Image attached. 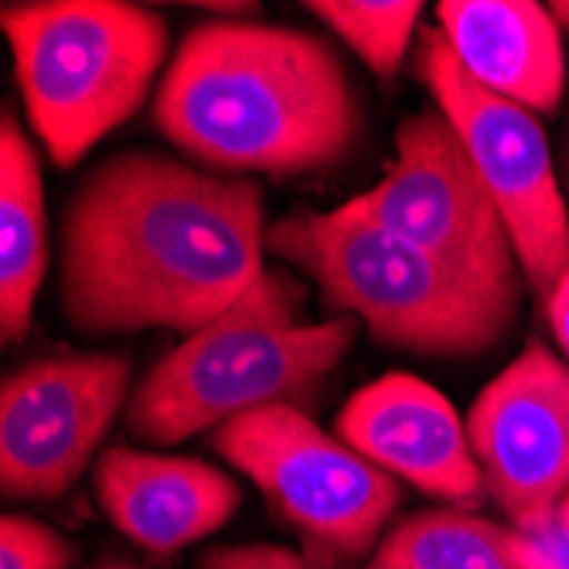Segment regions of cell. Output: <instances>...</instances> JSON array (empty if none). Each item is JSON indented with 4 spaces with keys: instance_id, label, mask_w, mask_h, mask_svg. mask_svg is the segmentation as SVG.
Masks as SVG:
<instances>
[{
    "instance_id": "6da1fadb",
    "label": "cell",
    "mask_w": 569,
    "mask_h": 569,
    "mask_svg": "<svg viewBox=\"0 0 569 569\" xmlns=\"http://www.w3.org/2000/svg\"><path fill=\"white\" fill-rule=\"evenodd\" d=\"M267 229L256 181L161 150H120L66 201V321L89 338L143 328L194 335L263 273Z\"/></svg>"
},
{
    "instance_id": "7a4b0ae2",
    "label": "cell",
    "mask_w": 569,
    "mask_h": 569,
    "mask_svg": "<svg viewBox=\"0 0 569 569\" xmlns=\"http://www.w3.org/2000/svg\"><path fill=\"white\" fill-rule=\"evenodd\" d=\"M153 123L219 174L300 178L348 158L361 102L325 38L212 21L181 38L153 99Z\"/></svg>"
},
{
    "instance_id": "3957f363",
    "label": "cell",
    "mask_w": 569,
    "mask_h": 569,
    "mask_svg": "<svg viewBox=\"0 0 569 569\" xmlns=\"http://www.w3.org/2000/svg\"><path fill=\"white\" fill-rule=\"evenodd\" d=\"M358 321H303V287L263 267L209 328L153 366L127 406V430L147 443H178L249 409L303 402L348 355Z\"/></svg>"
},
{
    "instance_id": "277c9868",
    "label": "cell",
    "mask_w": 569,
    "mask_h": 569,
    "mask_svg": "<svg viewBox=\"0 0 569 569\" xmlns=\"http://www.w3.org/2000/svg\"><path fill=\"white\" fill-rule=\"evenodd\" d=\"M267 252L300 267L335 310L402 351L471 358L495 348L519 318L430 252L372 222L351 198L331 212L273 222Z\"/></svg>"
},
{
    "instance_id": "5b68a950",
    "label": "cell",
    "mask_w": 569,
    "mask_h": 569,
    "mask_svg": "<svg viewBox=\"0 0 569 569\" xmlns=\"http://www.w3.org/2000/svg\"><path fill=\"white\" fill-rule=\"evenodd\" d=\"M24 110L59 168L137 113L168 59V21L123 0H38L0 14Z\"/></svg>"
},
{
    "instance_id": "8992f818",
    "label": "cell",
    "mask_w": 569,
    "mask_h": 569,
    "mask_svg": "<svg viewBox=\"0 0 569 569\" xmlns=\"http://www.w3.org/2000/svg\"><path fill=\"white\" fill-rule=\"evenodd\" d=\"M209 447L242 471L300 536L303 556L338 569L379 549L399 505V481L345 440L328 437L300 406L249 409L212 430Z\"/></svg>"
},
{
    "instance_id": "52a82bcc",
    "label": "cell",
    "mask_w": 569,
    "mask_h": 569,
    "mask_svg": "<svg viewBox=\"0 0 569 569\" xmlns=\"http://www.w3.org/2000/svg\"><path fill=\"white\" fill-rule=\"evenodd\" d=\"M351 201L372 222L519 315L526 277L519 252L468 147L440 110L412 113L396 127L389 174Z\"/></svg>"
},
{
    "instance_id": "ba28073f",
    "label": "cell",
    "mask_w": 569,
    "mask_h": 569,
    "mask_svg": "<svg viewBox=\"0 0 569 569\" xmlns=\"http://www.w3.org/2000/svg\"><path fill=\"white\" fill-rule=\"evenodd\" d=\"M420 76L471 153L532 290L549 300L569 273V216L539 120L463 69L443 31L420 34Z\"/></svg>"
},
{
    "instance_id": "9c48e42d",
    "label": "cell",
    "mask_w": 569,
    "mask_h": 569,
    "mask_svg": "<svg viewBox=\"0 0 569 569\" xmlns=\"http://www.w3.org/2000/svg\"><path fill=\"white\" fill-rule=\"evenodd\" d=\"M130 358L110 351L48 355L0 386V485L8 498L66 495L113 427L130 389Z\"/></svg>"
},
{
    "instance_id": "30bf717a",
    "label": "cell",
    "mask_w": 569,
    "mask_h": 569,
    "mask_svg": "<svg viewBox=\"0 0 569 569\" xmlns=\"http://www.w3.org/2000/svg\"><path fill=\"white\" fill-rule=\"evenodd\" d=\"M468 437L505 519L532 536L556 529L569 495V366L529 341L475 399Z\"/></svg>"
},
{
    "instance_id": "8fae6325",
    "label": "cell",
    "mask_w": 569,
    "mask_h": 569,
    "mask_svg": "<svg viewBox=\"0 0 569 569\" xmlns=\"http://www.w3.org/2000/svg\"><path fill=\"white\" fill-rule=\"evenodd\" d=\"M335 433L386 475L457 508H478L488 495L468 423L440 389L417 376L392 372L358 389L341 406Z\"/></svg>"
},
{
    "instance_id": "7c38bea8",
    "label": "cell",
    "mask_w": 569,
    "mask_h": 569,
    "mask_svg": "<svg viewBox=\"0 0 569 569\" xmlns=\"http://www.w3.org/2000/svg\"><path fill=\"white\" fill-rule=\"evenodd\" d=\"M96 495L107 519L150 556L212 536L242 501L239 485L212 463L133 447H110L96 460Z\"/></svg>"
},
{
    "instance_id": "4fadbf2b",
    "label": "cell",
    "mask_w": 569,
    "mask_h": 569,
    "mask_svg": "<svg viewBox=\"0 0 569 569\" xmlns=\"http://www.w3.org/2000/svg\"><path fill=\"white\" fill-rule=\"evenodd\" d=\"M437 18L457 62L481 86L529 113L559 107L566 59L549 8L529 0H443Z\"/></svg>"
},
{
    "instance_id": "5bb4252c",
    "label": "cell",
    "mask_w": 569,
    "mask_h": 569,
    "mask_svg": "<svg viewBox=\"0 0 569 569\" xmlns=\"http://www.w3.org/2000/svg\"><path fill=\"white\" fill-rule=\"evenodd\" d=\"M549 532L532 536L460 508H427L402 519L366 569H569Z\"/></svg>"
},
{
    "instance_id": "9a60e30c",
    "label": "cell",
    "mask_w": 569,
    "mask_h": 569,
    "mask_svg": "<svg viewBox=\"0 0 569 569\" xmlns=\"http://www.w3.org/2000/svg\"><path fill=\"white\" fill-rule=\"evenodd\" d=\"M48 270V222L38 153L21 123H0V335L18 341L31 328Z\"/></svg>"
},
{
    "instance_id": "2e32d148",
    "label": "cell",
    "mask_w": 569,
    "mask_h": 569,
    "mask_svg": "<svg viewBox=\"0 0 569 569\" xmlns=\"http://www.w3.org/2000/svg\"><path fill=\"white\" fill-rule=\"evenodd\" d=\"M376 76H396L412 28L423 11L417 0H315L307 4Z\"/></svg>"
},
{
    "instance_id": "e0dca14e",
    "label": "cell",
    "mask_w": 569,
    "mask_h": 569,
    "mask_svg": "<svg viewBox=\"0 0 569 569\" xmlns=\"http://www.w3.org/2000/svg\"><path fill=\"white\" fill-rule=\"evenodd\" d=\"M76 549L51 526L28 515H4L0 522V569H69Z\"/></svg>"
},
{
    "instance_id": "ac0fdd59",
    "label": "cell",
    "mask_w": 569,
    "mask_h": 569,
    "mask_svg": "<svg viewBox=\"0 0 569 569\" xmlns=\"http://www.w3.org/2000/svg\"><path fill=\"white\" fill-rule=\"evenodd\" d=\"M198 569H321L303 552L270 542H249V546H216L201 552Z\"/></svg>"
},
{
    "instance_id": "d6986e66",
    "label": "cell",
    "mask_w": 569,
    "mask_h": 569,
    "mask_svg": "<svg viewBox=\"0 0 569 569\" xmlns=\"http://www.w3.org/2000/svg\"><path fill=\"white\" fill-rule=\"evenodd\" d=\"M546 307H549V325H552V331H556V338H559V345L566 351V361H569V273L556 283Z\"/></svg>"
},
{
    "instance_id": "ffe728a7",
    "label": "cell",
    "mask_w": 569,
    "mask_h": 569,
    "mask_svg": "<svg viewBox=\"0 0 569 569\" xmlns=\"http://www.w3.org/2000/svg\"><path fill=\"white\" fill-rule=\"evenodd\" d=\"M89 569H137L130 559H120V556H99Z\"/></svg>"
},
{
    "instance_id": "44dd1931",
    "label": "cell",
    "mask_w": 569,
    "mask_h": 569,
    "mask_svg": "<svg viewBox=\"0 0 569 569\" xmlns=\"http://www.w3.org/2000/svg\"><path fill=\"white\" fill-rule=\"evenodd\" d=\"M549 14H552L556 28L569 31V0H556V4H549Z\"/></svg>"
},
{
    "instance_id": "7402d4cb",
    "label": "cell",
    "mask_w": 569,
    "mask_h": 569,
    "mask_svg": "<svg viewBox=\"0 0 569 569\" xmlns=\"http://www.w3.org/2000/svg\"><path fill=\"white\" fill-rule=\"evenodd\" d=\"M556 526L569 536V495L562 498V505H559V519H556Z\"/></svg>"
}]
</instances>
